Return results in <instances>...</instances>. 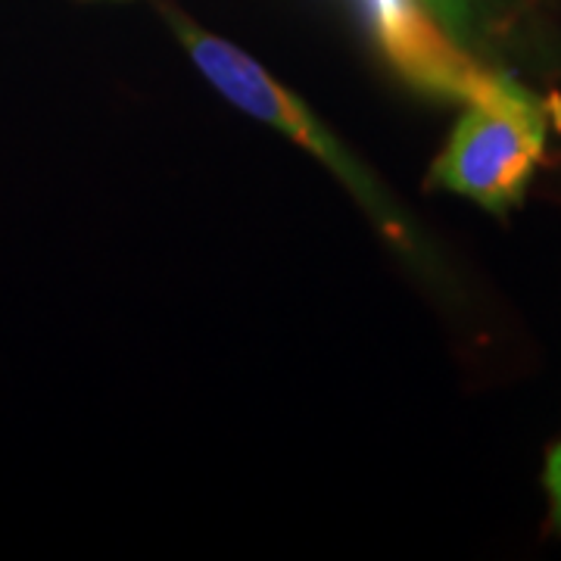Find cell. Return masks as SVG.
I'll return each instance as SVG.
<instances>
[{
	"label": "cell",
	"instance_id": "obj_1",
	"mask_svg": "<svg viewBox=\"0 0 561 561\" xmlns=\"http://www.w3.org/2000/svg\"><path fill=\"white\" fill-rule=\"evenodd\" d=\"M546 110L518 81L493 76L468 101L453 138L434 162V181L446 191L505 213L524 197L546 150Z\"/></svg>",
	"mask_w": 561,
	"mask_h": 561
},
{
	"label": "cell",
	"instance_id": "obj_2",
	"mask_svg": "<svg viewBox=\"0 0 561 561\" xmlns=\"http://www.w3.org/2000/svg\"><path fill=\"white\" fill-rule=\"evenodd\" d=\"M179 35L187 44L191 60L201 66L203 76L213 81L228 101L241 106L243 113L280 128L287 138L302 144L306 150H312L319 160L328 162L359 194L365 206H371L381 219H387V203L378 201L375 184L362 172L359 162L353 160L337 144V138L328 128H321L319 122L312 119V113L294 94H287L278 81L262 69L260 62L250 60L234 44L216 38V35H206V32H197L191 25H181V22Z\"/></svg>",
	"mask_w": 561,
	"mask_h": 561
},
{
	"label": "cell",
	"instance_id": "obj_3",
	"mask_svg": "<svg viewBox=\"0 0 561 561\" xmlns=\"http://www.w3.org/2000/svg\"><path fill=\"white\" fill-rule=\"evenodd\" d=\"M419 3L440 22L449 38H465L471 32V0H419Z\"/></svg>",
	"mask_w": 561,
	"mask_h": 561
},
{
	"label": "cell",
	"instance_id": "obj_4",
	"mask_svg": "<svg viewBox=\"0 0 561 561\" xmlns=\"http://www.w3.org/2000/svg\"><path fill=\"white\" fill-rule=\"evenodd\" d=\"M546 486H549V496H552V508H556V522L561 527V443L552 449L549 465H546Z\"/></svg>",
	"mask_w": 561,
	"mask_h": 561
}]
</instances>
